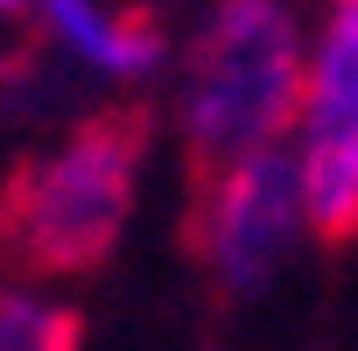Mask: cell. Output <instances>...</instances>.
Here are the masks:
<instances>
[{"label":"cell","mask_w":358,"mask_h":351,"mask_svg":"<svg viewBox=\"0 0 358 351\" xmlns=\"http://www.w3.org/2000/svg\"><path fill=\"white\" fill-rule=\"evenodd\" d=\"M302 36L281 0H218L183 64L176 134H183V204H197L218 176L274 148L302 113Z\"/></svg>","instance_id":"obj_2"},{"label":"cell","mask_w":358,"mask_h":351,"mask_svg":"<svg viewBox=\"0 0 358 351\" xmlns=\"http://www.w3.org/2000/svg\"><path fill=\"white\" fill-rule=\"evenodd\" d=\"M295 134H302L295 141L302 232L323 253H344L358 239V0H337L323 22Z\"/></svg>","instance_id":"obj_4"},{"label":"cell","mask_w":358,"mask_h":351,"mask_svg":"<svg viewBox=\"0 0 358 351\" xmlns=\"http://www.w3.org/2000/svg\"><path fill=\"white\" fill-rule=\"evenodd\" d=\"M155 106H92L57 148H29L0 176V281H85L99 274L141 204Z\"/></svg>","instance_id":"obj_1"},{"label":"cell","mask_w":358,"mask_h":351,"mask_svg":"<svg viewBox=\"0 0 358 351\" xmlns=\"http://www.w3.org/2000/svg\"><path fill=\"white\" fill-rule=\"evenodd\" d=\"M22 8H29V0H0V15H22Z\"/></svg>","instance_id":"obj_7"},{"label":"cell","mask_w":358,"mask_h":351,"mask_svg":"<svg viewBox=\"0 0 358 351\" xmlns=\"http://www.w3.org/2000/svg\"><path fill=\"white\" fill-rule=\"evenodd\" d=\"M85 337H92V323L78 302L0 288V351H85Z\"/></svg>","instance_id":"obj_6"},{"label":"cell","mask_w":358,"mask_h":351,"mask_svg":"<svg viewBox=\"0 0 358 351\" xmlns=\"http://www.w3.org/2000/svg\"><path fill=\"white\" fill-rule=\"evenodd\" d=\"M295 239H302V183L288 141L232 162L197 204H183V246L218 281V295H260L295 253Z\"/></svg>","instance_id":"obj_3"},{"label":"cell","mask_w":358,"mask_h":351,"mask_svg":"<svg viewBox=\"0 0 358 351\" xmlns=\"http://www.w3.org/2000/svg\"><path fill=\"white\" fill-rule=\"evenodd\" d=\"M43 22L106 78H148L162 57V22L148 8H106V0H43Z\"/></svg>","instance_id":"obj_5"}]
</instances>
